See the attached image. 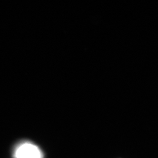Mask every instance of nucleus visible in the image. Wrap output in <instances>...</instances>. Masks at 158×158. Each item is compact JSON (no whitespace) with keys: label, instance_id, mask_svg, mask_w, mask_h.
Here are the masks:
<instances>
[{"label":"nucleus","instance_id":"nucleus-1","mask_svg":"<svg viewBox=\"0 0 158 158\" xmlns=\"http://www.w3.org/2000/svg\"><path fill=\"white\" fill-rule=\"evenodd\" d=\"M14 158H43V155L36 145L25 142L16 147L14 152Z\"/></svg>","mask_w":158,"mask_h":158}]
</instances>
